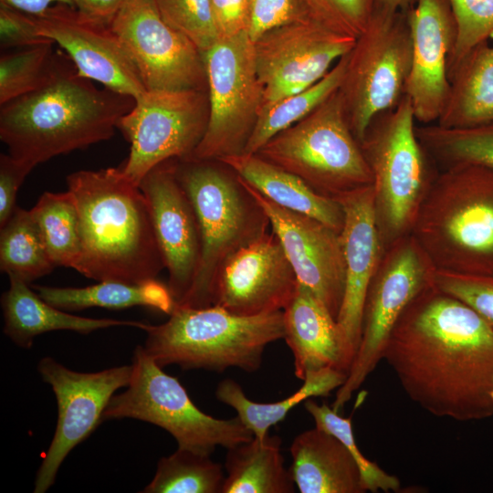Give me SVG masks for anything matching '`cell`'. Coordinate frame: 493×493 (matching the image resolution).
<instances>
[{"instance_id": "6da1fadb", "label": "cell", "mask_w": 493, "mask_h": 493, "mask_svg": "<svg viewBox=\"0 0 493 493\" xmlns=\"http://www.w3.org/2000/svg\"><path fill=\"white\" fill-rule=\"evenodd\" d=\"M383 360L429 414L461 422L493 415V328L434 284L401 314Z\"/></svg>"}, {"instance_id": "7a4b0ae2", "label": "cell", "mask_w": 493, "mask_h": 493, "mask_svg": "<svg viewBox=\"0 0 493 493\" xmlns=\"http://www.w3.org/2000/svg\"><path fill=\"white\" fill-rule=\"evenodd\" d=\"M81 76L58 53L47 80L0 108V139L8 153L35 167L110 139L135 100Z\"/></svg>"}, {"instance_id": "3957f363", "label": "cell", "mask_w": 493, "mask_h": 493, "mask_svg": "<svg viewBox=\"0 0 493 493\" xmlns=\"http://www.w3.org/2000/svg\"><path fill=\"white\" fill-rule=\"evenodd\" d=\"M79 216L80 274L97 281L142 283L165 268L146 198L122 167L67 177Z\"/></svg>"}, {"instance_id": "277c9868", "label": "cell", "mask_w": 493, "mask_h": 493, "mask_svg": "<svg viewBox=\"0 0 493 493\" xmlns=\"http://www.w3.org/2000/svg\"><path fill=\"white\" fill-rule=\"evenodd\" d=\"M411 235L436 270L493 275V169L464 163L439 170Z\"/></svg>"}, {"instance_id": "5b68a950", "label": "cell", "mask_w": 493, "mask_h": 493, "mask_svg": "<svg viewBox=\"0 0 493 493\" xmlns=\"http://www.w3.org/2000/svg\"><path fill=\"white\" fill-rule=\"evenodd\" d=\"M177 178L195 212L201 259L193 287L181 305H214L220 269L237 251L268 234L270 221L246 182L220 160L176 162Z\"/></svg>"}, {"instance_id": "8992f818", "label": "cell", "mask_w": 493, "mask_h": 493, "mask_svg": "<svg viewBox=\"0 0 493 493\" xmlns=\"http://www.w3.org/2000/svg\"><path fill=\"white\" fill-rule=\"evenodd\" d=\"M167 321L148 324L144 350L164 367L222 372L237 368L255 372L270 343L284 339L283 310L240 316L218 305L174 307Z\"/></svg>"}, {"instance_id": "52a82bcc", "label": "cell", "mask_w": 493, "mask_h": 493, "mask_svg": "<svg viewBox=\"0 0 493 493\" xmlns=\"http://www.w3.org/2000/svg\"><path fill=\"white\" fill-rule=\"evenodd\" d=\"M415 122L404 96L371 121L360 142L372 175L375 218L384 250L411 235L439 172L417 137Z\"/></svg>"}, {"instance_id": "ba28073f", "label": "cell", "mask_w": 493, "mask_h": 493, "mask_svg": "<svg viewBox=\"0 0 493 493\" xmlns=\"http://www.w3.org/2000/svg\"><path fill=\"white\" fill-rule=\"evenodd\" d=\"M256 154L334 200L372 185L370 167L350 127L339 90Z\"/></svg>"}, {"instance_id": "9c48e42d", "label": "cell", "mask_w": 493, "mask_h": 493, "mask_svg": "<svg viewBox=\"0 0 493 493\" xmlns=\"http://www.w3.org/2000/svg\"><path fill=\"white\" fill-rule=\"evenodd\" d=\"M131 365L127 390L111 397L102 420L145 421L170 433L178 448L210 456L217 446L228 449L253 437L237 416L219 419L199 409L177 378L164 372L143 347L135 349Z\"/></svg>"}, {"instance_id": "30bf717a", "label": "cell", "mask_w": 493, "mask_h": 493, "mask_svg": "<svg viewBox=\"0 0 493 493\" xmlns=\"http://www.w3.org/2000/svg\"><path fill=\"white\" fill-rule=\"evenodd\" d=\"M412 39L407 15L374 8L364 31L348 53L339 89L350 127L359 142L380 113L405 96Z\"/></svg>"}, {"instance_id": "8fae6325", "label": "cell", "mask_w": 493, "mask_h": 493, "mask_svg": "<svg viewBox=\"0 0 493 493\" xmlns=\"http://www.w3.org/2000/svg\"><path fill=\"white\" fill-rule=\"evenodd\" d=\"M209 117L188 159L221 160L243 153L263 102L254 42L247 32L220 37L204 53Z\"/></svg>"}, {"instance_id": "7c38bea8", "label": "cell", "mask_w": 493, "mask_h": 493, "mask_svg": "<svg viewBox=\"0 0 493 493\" xmlns=\"http://www.w3.org/2000/svg\"><path fill=\"white\" fill-rule=\"evenodd\" d=\"M435 268L412 235L387 247L367 289L359 348L332 409L339 412L383 360L393 326L406 307L434 284Z\"/></svg>"}, {"instance_id": "4fadbf2b", "label": "cell", "mask_w": 493, "mask_h": 493, "mask_svg": "<svg viewBox=\"0 0 493 493\" xmlns=\"http://www.w3.org/2000/svg\"><path fill=\"white\" fill-rule=\"evenodd\" d=\"M208 117L207 90H146L118 123L131 144L123 173L139 185L156 165L190 158Z\"/></svg>"}, {"instance_id": "5bb4252c", "label": "cell", "mask_w": 493, "mask_h": 493, "mask_svg": "<svg viewBox=\"0 0 493 493\" xmlns=\"http://www.w3.org/2000/svg\"><path fill=\"white\" fill-rule=\"evenodd\" d=\"M110 26L147 90H207L204 54L163 21L153 0H128Z\"/></svg>"}, {"instance_id": "9a60e30c", "label": "cell", "mask_w": 493, "mask_h": 493, "mask_svg": "<svg viewBox=\"0 0 493 493\" xmlns=\"http://www.w3.org/2000/svg\"><path fill=\"white\" fill-rule=\"evenodd\" d=\"M37 369L43 381L51 386L58 409L55 434L35 481L34 492L44 493L54 484L66 456L100 423L114 393L128 386L132 365L79 372L45 357Z\"/></svg>"}, {"instance_id": "2e32d148", "label": "cell", "mask_w": 493, "mask_h": 493, "mask_svg": "<svg viewBox=\"0 0 493 493\" xmlns=\"http://www.w3.org/2000/svg\"><path fill=\"white\" fill-rule=\"evenodd\" d=\"M355 40L310 17L266 32L254 42L262 105L315 84L351 50Z\"/></svg>"}, {"instance_id": "e0dca14e", "label": "cell", "mask_w": 493, "mask_h": 493, "mask_svg": "<svg viewBox=\"0 0 493 493\" xmlns=\"http://www.w3.org/2000/svg\"><path fill=\"white\" fill-rule=\"evenodd\" d=\"M33 16L40 35L58 44L81 76L134 100L147 90L110 25L65 4Z\"/></svg>"}, {"instance_id": "ac0fdd59", "label": "cell", "mask_w": 493, "mask_h": 493, "mask_svg": "<svg viewBox=\"0 0 493 493\" xmlns=\"http://www.w3.org/2000/svg\"><path fill=\"white\" fill-rule=\"evenodd\" d=\"M178 159L153 167L141 181L165 268L168 287L181 305L195 279L201 259V236L192 203L176 175Z\"/></svg>"}, {"instance_id": "d6986e66", "label": "cell", "mask_w": 493, "mask_h": 493, "mask_svg": "<svg viewBox=\"0 0 493 493\" xmlns=\"http://www.w3.org/2000/svg\"><path fill=\"white\" fill-rule=\"evenodd\" d=\"M246 184L267 215L299 282L337 320L345 288L340 233L313 217L278 206Z\"/></svg>"}, {"instance_id": "ffe728a7", "label": "cell", "mask_w": 493, "mask_h": 493, "mask_svg": "<svg viewBox=\"0 0 493 493\" xmlns=\"http://www.w3.org/2000/svg\"><path fill=\"white\" fill-rule=\"evenodd\" d=\"M298 285L283 246L271 230L225 263L216 279L214 305L240 316L280 311Z\"/></svg>"}, {"instance_id": "44dd1931", "label": "cell", "mask_w": 493, "mask_h": 493, "mask_svg": "<svg viewBox=\"0 0 493 493\" xmlns=\"http://www.w3.org/2000/svg\"><path fill=\"white\" fill-rule=\"evenodd\" d=\"M406 15L412 58L405 96L417 122L435 123L449 89L447 65L456 37L455 17L448 0H416Z\"/></svg>"}, {"instance_id": "7402d4cb", "label": "cell", "mask_w": 493, "mask_h": 493, "mask_svg": "<svg viewBox=\"0 0 493 493\" xmlns=\"http://www.w3.org/2000/svg\"><path fill=\"white\" fill-rule=\"evenodd\" d=\"M337 201L344 213L340 236L345 261V288L336 320L352 363L361 341L367 289L384 247L375 218L372 185L348 193Z\"/></svg>"}, {"instance_id": "603a6c76", "label": "cell", "mask_w": 493, "mask_h": 493, "mask_svg": "<svg viewBox=\"0 0 493 493\" xmlns=\"http://www.w3.org/2000/svg\"><path fill=\"white\" fill-rule=\"evenodd\" d=\"M284 340L294 357V373L306 374L333 368L348 374L351 362L336 319L327 308L299 282L297 290L283 309Z\"/></svg>"}, {"instance_id": "cb8c5ba5", "label": "cell", "mask_w": 493, "mask_h": 493, "mask_svg": "<svg viewBox=\"0 0 493 493\" xmlns=\"http://www.w3.org/2000/svg\"><path fill=\"white\" fill-rule=\"evenodd\" d=\"M289 467L300 493H364L361 472L345 446L315 426L298 435L289 448Z\"/></svg>"}, {"instance_id": "d4e9b609", "label": "cell", "mask_w": 493, "mask_h": 493, "mask_svg": "<svg viewBox=\"0 0 493 493\" xmlns=\"http://www.w3.org/2000/svg\"><path fill=\"white\" fill-rule=\"evenodd\" d=\"M9 288L2 295L4 333L16 345L29 349L37 336L52 330L89 334L114 326H131L144 330L148 323L115 319H92L64 312L45 301L21 278L8 275Z\"/></svg>"}, {"instance_id": "484cf974", "label": "cell", "mask_w": 493, "mask_h": 493, "mask_svg": "<svg viewBox=\"0 0 493 493\" xmlns=\"http://www.w3.org/2000/svg\"><path fill=\"white\" fill-rule=\"evenodd\" d=\"M220 161L278 206L313 217L341 233L344 222L341 204L316 193L297 175L256 153L227 156Z\"/></svg>"}, {"instance_id": "4316f807", "label": "cell", "mask_w": 493, "mask_h": 493, "mask_svg": "<svg viewBox=\"0 0 493 493\" xmlns=\"http://www.w3.org/2000/svg\"><path fill=\"white\" fill-rule=\"evenodd\" d=\"M448 94L435 122L471 128L493 122V45L482 42L449 71Z\"/></svg>"}, {"instance_id": "83f0119b", "label": "cell", "mask_w": 493, "mask_h": 493, "mask_svg": "<svg viewBox=\"0 0 493 493\" xmlns=\"http://www.w3.org/2000/svg\"><path fill=\"white\" fill-rule=\"evenodd\" d=\"M278 435L253 436L227 449L222 493H293L296 486L285 466Z\"/></svg>"}, {"instance_id": "f1b7e54d", "label": "cell", "mask_w": 493, "mask_h": 493, "mask_svg": "<svg viewBox=\"0 0 493 493\" xmlns=\"http://www.w3.org/2000/svg\"><path fill=\"white\" fill-rule=\"evenodd\" d=\"M347 373L324 368L308 372L300 388L289 396L273 403L250 400L241 385L233 379H224L215 389L216 399L232 407L241 423L259 439L268 435L271 426L278 424L299 404L317 396H328L346 381Z\"/></svg>"}, {"instance_id": "f546056e", "label": "cell", "mask_w": 493, "mask_h": 493, "mask_svg": "<svg viewBox=\"0 0 493 493\" xmlns=\"http://www.w3.org/2000/svg\"><path fill=\"white\" fill-rule=\"evenodd\" d=\"M32 288L45 301L63 310H79L93 307L120 309L142 306L170 315L175 307L168 285L157 279L136 284L99 281L96 285L85 288L39 285H32Z\"/></svg>"}, {"instance_id": "4dcf8cb0", "label": "cell", "mask_w": 493, "mask_h": 493, "mask_svg": "<svg viewBox=\"0 0 493 493\" xmlns=\"http://www.w3.org/2000/svg\"><path fill=\"white\" fill-rule=\"evenodd\" d=\"M348 54L341 58L312 86L262 105L243 153H257L269 140L292 126L339 90L345 74Z\"/></svg>"}, {"instance_id": "1f68e13d", "label": "cell", "mask_w": 493, "mask_h": 493, "mask_svg": "<svg viewBox=\"0 0 493 493\" xmlns=\"http://www.w3.org/2000/svg\"><path fill=\"white\" fill-rule=\"evenodd\" d=\"M55 267L79 271L81 262L79 216L71 193H44L30 209Z\"/></svg>"}, {"instance_id": "d6a6232c", "label": "cell", "mask_w": 493, "mask_h": 493, "mask_svg": "<svg viewBox=\"0 0 493 493\" xmlns=\"http://www.w3.org/2000/svg\"><path fill=\"white\" fill-rule=\"evenodd\" d=\"M30 210L16 206L0 231V269L26 283L55 268Z\"/></svg>"}, {"instance_id": "836d02e7", "label": "cell", "mask_w": 493, "mask_h": 493, "mask_svg": "<svg viewBox=\"0 0 493 493\" xmlns=\"http://www.w3.org/2000/svg\"><path fill=\"white\" fill-rule=\"evenodd\" d=\"M416 134L439 170L464 163L493 169V122L463 129L432 123L416 126Z\"/></svg>"}, {"instance_id": "e575fe53", "label": "cell", "mask_w": 493, "mask_h": 493, "mask_svg": "<svg viewBox=\"0 0 493 493\" xmlns=\"http://www.w3.org/2000/svg\"><path fill=\"white\" fill-rule=\"evenodd\" d=\"M226 474L210 455L177 448L162 457L144 493H222Z\"/></svg>"}, {"instance_id": "d590c367", "label": "cell", "mask_w": 493, "mask_h": 493, "mask_svg": "<svg viewBox=\"0 0 493 493\" xmlns=\"http://www.w3.org/2000/svg\"><path fill=\"white\" fill-rule=\"evenodd\" d=\"M53 42L16 49L0 58V105L40 88L58 59Z\"/></svg>"}, {"instance_id": "8d00e7d4", "label": "cell", "mask_w": 493, "mask_h": 493, "mask_svg": "<svg viewBox=\"0 0 493 493\" xmlns=\"http://www.w3.org/2000/svg\"><path fill=\"white\" fill-rule=\"evenodd\" d=\"M304 407L312 416L315 426L336 436L351 454L366 491L396 492L400 489V480L395 476L386 473L362 455L355 442L351 417H342L332 407L326 404H319L311 398L304 402Z\"/></svg>"}, {"instance_id": "74e56055", "label": "cell", "mask_w": 493, "mask_h": 493, "mask_svg": "<svg viewBox=\"0 0 493 493\" xmlns=\"http://www.w3.org/2000/svg\"><path fill=\"white\" fill-rule=\"evenodd\" d=\"M163 21L204 54L221 37L211 0H153Z\"/></svg>"}, {"instance_id": "f35d334b", "label": "cell", "mask_w": 493, "mask_h": 493, "mask_svg": "<svg viewBox=\"0 0 493 493\" xmlns=\"http://www.w3.org/2000/svg\"><path fill=\"white\" fill-rule=\"evenodd\" d=\"M456 26L447 72L474 47L493 38V0H448Z\"/></svg>"}, {"instance_id": "ab89813d", "label": "cell", "mask_w": 493, "mask_h": 493, "mask_svg": "<svg viewBox=\"0 0 493 493\" xmlns=\"http://www.w3.org/2000/svg\"><path fill=\"white\" fill-rule=\"evenodd\" d=\"M309 16L341 35L357 38L366 28L373 0H301Z\"/></svg>"}, {"instance_id": "60d3db41", "label": "cell", "mask_w": 493, "mask_h": 493, "mask_svg": "<svg viewBox=\"0 0 493 493\" xmlns=\"http://www.w3.org/2000/svg\"><path fill=\"white\" fill-rule=\"evenodd\" d=\"M434 285L463 301L493 328V275L435 270Z\"/></svg>"}, {"instance_id": "b9f144b4", "label": "cell", "mask_w": 493, "mask_h": 493, "mask_svg": "<svg viewBox=\"0 0 493 493\" xmlns=\"http://www.w3.org/2000/svg\"><path fill=\"white\" fill-rule=\"evenodd\" d=\"M309 17L301 0H252L248 35L255 42L273 28Z\"/></svg>"}, {"instance_id": "7bdbcfd3", "label": "cell", "mask_w": 493, "mask_h": 493, "mask_svg": "<svg viewBox=\"0 0 493 493\" xmlns=\"http://www.w3.org/2000/svg\"><path fill=\"white\" fill-rule=\"evenodd\" d=\"M47 42L51 41L40 35L32 15L0 4V47L2 49H20Z\"/></svg>"}, {"instance_id": "ee69618b", "label": "cell", "mask_w": 493, "mask_h": 493, "mask_svg": "<svg viewBox=\"0 0 493 493\" xmlns=\"http://www.w3.org/2000/svg\"><path fill=\"white\" fill-rule=\"evenodd\" d=\"M35 166L8 154L0 155V227L12 215L17 192Z\"/></svg>"}, {"instance_id": "f6af8a7d", "label": "cell", "mask_w": 493, "mask_h": 493, "mask_svg": "<svg viewBox=\"0 0 493 493\" xmlns=\"http://www.w3.org/2000/svg\"><path fill=\"white\" fill-rule=\"evenodd\" d=\"M211 3L221 37L248 33L252 0H211Z\"/></svg>"}, {"instance_id": "bcb514c9", "label": "cell", "mask_w": 493, "mask_h": 493, "mask_svg": "<svg viewBox=\"0 0 493 493\" xmlns=\"http://www.w3.org/2000/svg\"><path fill=\"white\" fill-rule=\"evenodd\" d=\"M128 0H72L73 6L84 15L110 25Z\"/></svg>"}, {"instance_id": "7dc6e473", "label": "cell", "mask_w": 493, "mask_h": 493, "mask_svg": "<svg viewBox=\"0 0 493 493\" xmlns=\"http://www.w3.org/2000/svg\"><path fill=\"white\" fill-rule=\"evenodd\" d=\"M0 4L9 5L32 16H38L57 4L73 6L72 0H0Z\"/></svg>"}, {"instance_id": "c3c4849f", "label": "cell", "mask_w": 493, "mask_h": 493, "mask_svg": "<svg viewBox=\"0 0 493 493\" xmlns=\"http://www.w3.org/2000/svg\"><path fill=\"white\" fill-rule=\"evenodd\" d=\"M416 0H373V7L388 12H404L412 8Z\"/></svg>"}, {"instance_id": "681fc988", "label": "cell", "mask_w": 493, "mask_h": 493, "mask_svg": "<svg viewBox=\"0 0 493 493\" xmlns=\"http://www.w3.org/2000/svg\"><path fill=\"white\" fill-rule=\"evenodd\" d=\"M490 397H491V401H492V404H493V390H492V392L490 393Z\"/></svg>"}]
</instances>
